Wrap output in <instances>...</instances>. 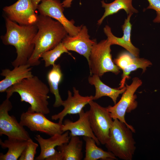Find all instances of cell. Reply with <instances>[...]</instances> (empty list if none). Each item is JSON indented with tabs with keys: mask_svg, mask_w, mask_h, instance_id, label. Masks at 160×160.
<instances>
[{
	"mask_svg": "<svg viewBox=\"0 0 160 160\" xmlns=\"http://www.w3.org/2000/svg\"><path fill=\"white\" fill-rule=\"evenodd\" d=\"M35 24L38 30L33 40L34 49L27 63L31 66L40 65L41 55L54 48L68 35L60 23L47 16L38 15Z\"/></svg>",
	"mask_w": 160,
	"mask_h": 160,
	"instance_id": "6da1fadb",
	"label": "cell"
},
{
	"mask_svg": "<svg viewBox=\"0 0 160 160\" xmlns=\"http://www.w3.org/2000/svg\"><path fill=\"white\" fill-rule=\"evenodd\" d=\"M6 33L1 37L5 45L14 46L17 54L16 59L12 62L14 67L27 64L34 50L33 39L38 31L36 24L21 25L5 17Z\"/></svg>",
	"mask_w": 160,
	"mask_h": 160,
	"instance_id": "7a4b0ae2",
	"label": "cell"
},
{
	"mask_svg": "<svg viewBox=\"0 0 160 160\" xmlns=\"http://www.w3.org/2000/svg\"><path fill=\"white\" fill-rule=\"evenodd\" d=\"M50 91L47 86L37 76L23 79L9 88L6 91V98H9L15 92L18 94L21 102L28 103L29 107L34 111L48 114V94Z\"/></svg>",
	"mask_w": 160,
	"mask_h": 160,
	"instance_id": "3957f363",
	"label": "cell"
},
{
	"mask_svg": "<svg viewBox=\"0 0 160 160\" xmlns=\"http://www.w3.org/2000/svg\"><path fill=\"white\" fill-rule=\"evenodd\" d=\"M132 130L117 119H113L105 146L108 151L124 160H132L136 147Z\"/></svg>",
	"mask_w": 160,
	"mask_h": 160,
	"instance_id": "277c9868",
	"label": "cell"
},
{
	"mask_svg": "<svg viewBox=\"0 0 160 160\" xmlns=\"http://www.w3.org/2000/svg\"><path fill=\"white\" fill-rule=\"evenodd\" d=\"M111 44L107 39L96 42L92 46L88 62L90 75L102 76L110 72L117 75L119 68L112 60Z\"/></svg>",
	"mask_w": 160,
	"mask_h": 160,
	"instance_id": "5b68a950",
	"label": "cell"
},
{
	"mask_svg": "<svg viewBox=\"0 0 160 160\" xmlns=\"http://www.w3.org/2000/svg\"><path fill=\"white\" fill-rule=\"evenodd\" d=\"M142 84V81L138 78L134 77L131 84H126V90L119 101L113 106L109 105L106 107L113 119H117L124 123L134 133L135 132V129L126 122L125 116L126 112H130L137 107V103L135 100L137 96L135 93Z\"/></svg>",
	"mask_w": 160,
	"mask_h": 160,
	"instance_id": "8992f818",
	"label": "cell"
},
{
	"mask_svg": "<svg viewBox=\"0 0 160 160\" xmlns=\"http://www.w3.org/2000/svg\"><path fill=\"white\" fill-rule=\"evenodd\" d=\"M89 121L92 131L100 143L105 145L109 137L113 120L107 108L93 100L89 103Z\"/></svg>",
	"mask_w": 160,
	"mask_h": 160,
	"instance_id": "52a82bcc",
	"label": "cell"
},
{
	"mask_svg": "<svg viewBox=\"0 0 160 160\" xmlns=\"http://www.w3.org/2000/svg\"><path fill=\"white\" fill-rule=\"evenodd\" d=\"M12 106L7 98L0 105V136H7L8 139L27 141L31 138L28 132L16 117L10 116L9 112Z\"/></svg>",
	"mask_w": 160,
	"mask_h": 160,
	"instance_id": "ba28073f",
	"label": "cell"
},
{
	"mask_svg": "<svg viewBox=\"0 0 160 160\" xmlns=\"http://www.w3.org/2000/svg\"><path fill=\"white\" fill-rule=\"evenodd\" d=\"M20 123L32 131H37L50 136L63 133L61 130L62 124L55 123L47 119L45 114L32 111L29 107L20 116Z\"/></svg>",
	"mask_w": 160,
	"mask_h": 160,
	"instance_id": "9c48e42d",
	"label": "cell"
},
{
	"mask_svg": "<svg viewBox=\"0 0 160 160\" xmlns=\"http://www.w3.org/2000/svg\"><path fill=\"white\" fill-rule=\"evenodd\" d=\"M37 9L39 14L49 16L60 23L69 36L76 35L83 26H75L73 20H70L66 17L63 13L64 7L60 0H42Z\"/></svg>",
	"mask_w": 160,
	"mask_h": 160,
	"instance_id": "30bf717a",
	"label": "cell"
},
{
	"mask_svg": "<svg viewBox=\"0 0 160 160\" xmlns=\"http://www.w3.org/2000/svg\"><path fill=\"white\" fill-rule=\"evenodd\" d=\"M5 17L21 25L35 24L38 15L31 0H18L13 4L4 7Z\"/></svg>",
	"mask_w": 160,
	"mask_h": 160,
	"instance_id": "8fae6325",
	"label": "cell"
},
{
	"mask_svg": "<svg viewBox=\"0 0 160 160\" xmlns=\"http://www.w3.org/2000/svg\"><path fill=\"white\" fill-rule=\"evenodd\" d=\"M68 51L75 52L82 55L88 62L93 46L97 42L95 39H91L86 26H82L76 36H67L61 42Z\"/></svg>",
	"mask_w": 160,
	"mask_h": 160,
	"instance_id": "7c38bea8",
	"label": "cell"
},
{
	"mask_svg": "<svg viewBox=\"0 0 160 160\" xmlns=\"http://www.w3.org/2000/svg\"><path fill=\"white\" fill-rule=\"evenodd\" d=\"M73 95L69 90L68 91L67 99L63 101L62 106L63 109L59 113L51 116L53 120H58V122L62 124L64 118L68 114H79L86 105L93 100V96H83L79 93V91L73 87Z\"/></svg>",
	"mask_w": 160,
	"mask_h": 160,
	"instance_id": "4fadbf2b",
	"label": "cell"
},
{
	"mask_svg": "<svg viewBox=\"0 0 160 160\" xmlns=\"http://www.w3.org/2000/svg\"><path fill=\"white\" fill-rule=\"evenodd\" d=\"M79 115V119L75 122L68 119L65 120L62 125V132L64 133L70 131V136H84L91 137L95 140L97 145H99L100 143L91 127L88 111L85 112L83 109Z\"/></svg>",
	"mask_w": 160,
	"mask_h": 160,
	"instance_id": "5bb4252c",
	"label": "cell"
},
{
	"mask_svg": "<svg viewBox=\"0 0 160 160\" xmlns=\"http://www.w3.org/2000/svg\"><path fill=\"white\" fill-rule=\"evenodd\" d=\"M133 13L127 15L122 26L123 33L121 37L115 36L112 33L111 28L106 25L104 28V33L107 37V39L111 45H117L126 49L135 57H139L140 50L132 44L131 40V31L132 25L130 22V18Z\"/></svg>",
	"mask_w": 160,
	"mask_h": 160,
	"instance_id": "9a60e30c",
	"label": "cell"
},
{
	"mask_svg": "<svg viewBox=\"0 0 160 160\" xmlns=\"http://www.w3.org/2000/svg\"><path fill=\"white\" fill-rule=\"evenodd\" d=\"M70 138L69 131L65 132L62 134H57L51 136L48 139H44L39 135L34 137L39 143L41 148L39 155L36 157V160H46L54 155L57 151L55 148L63 144L68 143Z\"/></svg>",
	"mask_w": 160,
	"mask_h": 160,
	"instance_id": "2e32d148",
	"label": "cell"
},
{
	"mask_svg": "<svg viewBox=\"0 0 160 160\" xmlns=\"http://www.w3.org/2000/svg\"><path fill=\"white\" fill-rule=\"evenodd\" d=\"M31 67L27 64L15 67L12 70L8 68L2 70L0 75L5 78L0 81V92H6L13 85L24 79L33 76Z\"/></svg>",
	"mask_w": 160,
	"mask_h": 160,
	"instance_id": "e0dca14e",
	"label": "cell"
},
{
	"mask_svg": "<svg viewBox=\"0 0 160 160\" xmlns=\"http://www.w3.org/2000/svg\"><path fill=\"white\" fill-rule=\"evenodd\" d=\"M68 143L57 146L53 156L54 160H81L83 157V143L78 136H70Z\"/></svg>",
	"mask_w": 160,
	"mask_h": 160,
	"instance_id": "ac0fdd59",
	"label": "cell"
},
{
	"mask_svg": "<svg viewBox=\"0 0 160 160\" xmlns=\"http://www.w3.org/2000/svg\"><path fill=\"white\" fill-rule=\"evenodd\" d=\"M88 81L90 84L94 86L95 87V93L93 96V100L106 96L110 97L115 104L119 95L123 94L126 89V87L121 89L111 88L104 84L101 81L100 77L95 75L89 76Z\"/></svg>",
	"mask_w": 160,
	"mask_h": 160,
	"instance_id": "d6986e66",
	"label": "cell"
},
{
	"mask_svg": "<svg viewBox=\"0 0 160 160\" xmlns=\"http://www.w3.org/2000/svg\"><path fill=\"white\" fill-rule=\"evenodd\" d=\"M28 140L8 138L3 142L0 139V145L1 147L3 149L7 148L8 150L5 154L0 153V160H18L27 144Z\"/></svg>",
	"mask_w": 160,
	"mask_h": 160,
	"instance_id": "ffe728a7",
	"label": "cell"
},
{
	"mask_svg": "<svg viewBox=\"0 0 160 160\" xmlns=\"http://www.w3.org/2000/svg\"><path fill=\"white\" fill-rule=\"evenodd\" d=\"M132 0H115L110 3L101 1L102 6L104 8L105 12L102 17L98 20L97 24L100 25L107 17L116 13L121 9H124L128 15L137 13L138 11L132 5Z\"/></svg>",
	"mask_w": 160,
	"mask_h": 160,
	"instance_id": "44dd1931",
	"label": "cell"
},
{
	"mask_svg": "<svg viewBox=\"0 0 160 160\" xmlns=\"http://www.w3.org/2000/svg\"><path fill=\"white\" fill-rule=\"evenodd\" d=\"M83 138L85 142V155L84 160L117 159L111 152L105 151L97 147L95 141L93 138L85 136Z\"/></svg>",
	"mask_w": 160,
	"mask_h": 160,
	"instance_id": "7402d4cb",
	"label": "cell"
},
{
	"mask_svg": "<svg viewBox=\"0 0 160 160\" xmlns=\"http://www.w3.org/2000/svg\"><path fill=\"white\" fill-rule=\"evenodd\" d=\"M62 73L59 64H55L47 75V79L50 92L55 96V101L53 105L55 108H57L62 105L63 101L60 95L58 86L63 78Z\"/></svg>",
	"mask_w": 160,
	"mask_h": 160,
	"instance_id": "603a6c76",
	"label": "cell"
},
{
	"mask_svg": "<svg viewBox=\"0 0 160 160\" xmlns=\"http://www.w3.org/2000/svg\"><path fill=\"white\" fill-rule=\"evenodd\" d=\"M152 65L151 63L148 60L143 58L135 57L133 61L130 64L124 68L123 70L122 79L120 87L118 89H121L124 87L126 79L129 78L130 73L138 68H141L143 72L146 70V68Z\"/></svg>",
	"mask_w": 160,
	"mask_h": 160,
	"instance_id": "cb8c5ba5",
	"label": "cell"
},
{
	"mask_svg": "<svg viewBox=\"0 0 160 160\" xmlns=\"http://www.w3.org/2000/svg\"><path fill=\"white\" fill-rule=\"evenodd\" d=\"M64 53H68L75 59V58L68 52L62 42L53 49L43 53L41 55V58H42V60L44 61L45 66L47 67L51 65H54L56 60Z\"/></svg>",
	"mask_w": 160,
	"mask_h": 160,
	"instance_id": "d4e9b609",
	"label": "cell"
},
{
	"mask_svg": "<svg viewBox=\"0 0 160 160\" xmlns=\"http://www.w3.org/2000/svg\"><path fill=\"white\" fill-rule=\"evenodd\" d=\"M38 144L30 138L28 140L27 144L22 153L19 160H33L36 153Z\"/></svg>",
	"mask_w": 160,
	"mask_h": 160,
	"instance_id": "484cf974",
	"label": "cell"
},
{
	"mask_svg": "<svg viewBox=\"0 0 160 160\" xmlns=\"http://www.w3.org/2000/svg\"><path fill=\"white\" fill-rule=\"evenodd\" d=\"M135 57L129 52H123L114 59L113 62L119 69L122 70L131 63Z\"/></svg>",
	"mask_w": 160,
	"mask_h": 160,
	"instance_id": "4316f807",
	"label": "cell"
},
{
	"mask_svg": "<svg viewBox=\"0 0 160 160\" xmlns=\"http://www.w3.org/2000/svg\"><path fill=\"white\" fill-rule=\"evenodd\" d=\"M149 5L146 9H151L156 12V16L153 21L154 23H160V0H147Z\"/></svg>",
	"mask_w": 160,
	"mask_h": 160,
	"instance_id": "83f0119b",
	"label": "cell"
},
{
	"mask_svg": "<svg viewBox=\"0 0 160 160\" xmlns=\"http://www.w3.org/2000/svg\"><path fill=\"white\" fill-rule=\"evenodd\" d=\"M73 0H64L62 2L63 6L64 8L70 7L71 2Z\"/></svg>",
	"mask_w": 160,
	"mask_h": 160,
	"instance_id": "f1b7e54d",
	"label": "cell"
},
{
	"mask_svg": "<svg viewBox=\"0 0 160 160\" xmlns=\"http://www.w3.org/2000/svg\"><path fill=\"white\" fill-rule=\"evenodd\" d=\"M42 0H31L32 3L35 10L37 9L39 3Z\"/></svg>",
	"mask_w": 160,
	"mask_h": 160,
	"instance_id": "f546056e",
	"label": "cell"
}]
</instances>
